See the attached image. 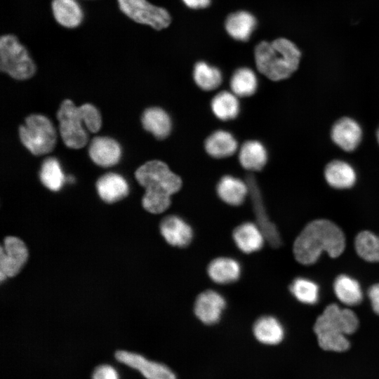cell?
Masks as SVG:
<instances>
[{
    "instance_id": "obj_38",
    "label": "cell",
    "mask_w": 379,
    "mask_h": 379,
    "mask_svg": "<svg viewBox=\"0 0 379 379\" xmlns=\"http://www.w3.org/2000/svg\"><path fill=\"white\" fill-rule=\"evenodd\" d=\"M376 138H377L378 143L379 145V127H378L377 133H376Z\"/></svg>"
},
{
    "instance_id": "obj_25",
    "label": "cell",
    "mask_w": 379,
    "mask_h": 379,
    "mask_svg": "<svg viewBox=\"0 0 379 379\" xmlns=\"http://www.w3.org/2000/svg\"><path fill=\"white\" fill-rule=\"evenodd\" d=\"M238 158L244 169L258 171L266 165L268 155L265 147L260 141L251 140L241 145Z\"/></svg>"
},
{
    "instance_id": "obj_36",
    "label": "cell",
    "mask_w": 379,
    "mask_h": 379,
    "mask_svg": "<svg viewBox=\"0 0 379 379\" xmlns=\"http://www.w3.org/2000/svg\"><path fill=\"white\" fill-rule=\"evenodd\" d=\"M368 295L373 310L376 314H379V284L371 286L368 291Z\"/></svg>"
},
{
    "instance_id": "obj_3",
    "label": "cell",
    "mask_w": 379,
    "mask_h": 379,
    "mask_svg": "<svg viewBox=\"0 0 379 379\" xmlns=\"http://www.w3.org/2000/svg\"><path fill=\"white\" fill-rule=\"evenodd\" d=\"M358 326L359 320L354 312L331 304L317 318L314 330L321 348L326 351L344 352L350 347L346 335L355 332Z\"/></svg>"
},
{
    "instance_id": "obj_8",
    "label": "cell",
    "mask_w": 379,
    "mask_h": 379,
    "mask_svg": "<svg viewBox=\"0 0 379 379\" xmlns=\"http://www.w3.org/2000/svg\"><path fill=\"white\" fill-rule=\"evenodd\" d=\"M117 2L119 11L125 16L155 30L164 29L171 22V16L166 9L147 0H117Z\"/></svg>"
},
{
    "instance_id": "obj_35",
    "label": "cell",
    "mask_w": 379,
    "mask_h": 379,
    "mask_svg": "<svg viewBox=\"0 0 379 379\" xmlns=\"http://www.w3.org/2000/svg\"><path fill=\"white\" fill-rule=\"evenodd\" d=\"M92 379H119L117 370L109 364L98 366L93 374Z\"/></svg>"
},
{
    "instance_id": "obj_4",
    "label": "cell",
    "mask_w": 379,
    "mask_h": 379,
    "mask_svg": "<svg viewBox=\"0 0 379 379\" xmlns=\"http://www.w3.org/2000/svg\"><path fill=\"white\" fill-rule=\"evenodd\" d=\"M0 69L17 80L29 79L36 72V65L28 50L14 34L0 37Z\"/></svg>"
},
{
    "instance_id": "obj_17",
    "label": "cell",
    "mask_w": 379,
    "mask_h": 379,
    "mask_svg": "<svg viewBox=\"0 0 379 379\" xmlns=\"http://www.w3.org/2000/svg\"><path fill=\"white\" fill-rule=\"evenodd\" d=\"M232 237L237 248L245 253L259 251L266 239L259 225L250 222L237 226L233 231Z\"/></svg>"
},
{
    "instance_id": "obj_21",
    "label": "cell",
    "mask_w": 379,
    "mask_h": 379,
    "mask_svg": "<svg viewBox=\"0 0 379 379\" xmlns=\"http://www.w3.org/2000/svg\"><path fill=\"white\" fill-rule=\"evenodd\" d=\"M141 121L144 129L157 139L167 138L172 130L169 114L159 107L147 108L142 114Z\"/></svg>"
},
{
    "instance_id": "obj_37",
    "label": "cell",
    "mask_w": 379,
    "mask_h": 379,
    "mask_svg": "<svg viewBox=\"0 0 379 379\" xmlns=\"http://www.w3.org/2000/svg\"><path fill=\"white\" fill-rule=\"evenodd\" d=\"M188 8L192 9H202L208 7L211 0H182Z\"/></svg>"
},
{
    "instance_id": "obj_10",
    "label": "cell",
    "mask_w": 379,
    "mask_h": 379,
    "mask_svg": "<svg viewBox=\"0 0 379 379\" xmlns=\"http://www.w3.org/2000/svg\"><path fill=\"white\" fill-rule=\"evenodd\" d=\"M114 356L119 362L138 370L147 379H176L174 373L164 364L150 361L137 353L119 350Z\"/></svg>"
},
{
    "instance_id": "obj_34",
    "label": "cell",
    "mask_w": 379,
    "mask_h": 379,
    "mask_svg": "<svg viewBox=\"0 0 379 379\" xmlns=\"http://www.w3.org/2000/svg\"><path fill=\"white\" fill-rule=\"evenodd\" d=\"M171 203V196L145 192L142 199L143 208L149 213L159 214L166 211Z\"/></svg>"
},
{
    "instance_id": "obj_20",
    "label": "cell",
    "mask_w": 379,
    "mask_h": 379,
    "mask_svg": "<svg viewBox=\"0 0 379 379\" xmlns=\"http://www.w3.org/2000/svg\"><path fill=\"white\" fill-rule=\"evenodd\" d=\"M216 192L219 198L230 206H239L249 194L246 181L232 175H225L218 182Z\"/></svg>"
},
{
    "instance_id": "obj_7",
    "label": "cell",
    "mask_w": 379,
    "mask_h": 379,
    "mask_svg": "<svg viewBox=\"0 0 379 379\" xmlns=\"http://www.w3.org/2000/svg\"><path fill=\"white\" fill-rule=\"evenodd\" d=\"M19 136L23 145L33 154L42 155L51 152L57 139L51 121L41 114H31L19 127Z\"/></svg>"
},
{
    "instance_id": "obj_28",
    "label": "cell",
    "mask_w": 379,
    "mask_h": 379,
    "mask_svg": "<svg viewBox=\"0 0 379 379\" xmlns=\"http://www.w3.org/2000/svg\"><path fill=\"white\" fill-rule=\"evenodd\" d=\"M333 289L337 298L347 305L361 302L363 293L359 282L350 276L342 274L335 280Z\"/></svg>"
},
{
    "instance_id": "obj_23",
    "label": "cell",
    "mask_w": 379,
    "mask_h": 379,
    "mask_svg": "<svg viewBox=\"0 0 379 379\" xmlns=\"http://www.w3.org/2000/svg\"><path fill=\"white\" fill-rule=\"evenodd\" d=\"M211 279L220 284H227L237 281L241 272V265L235 259L219 257L213 259L208 266Z\"/></svg>"
},
{
    "instance_id": "obj_31",
    "label": "cell",
    "mask_w": 379,
    "mask_h": 379,
    "mask_svg": "<svg viewBox=\"0 0 379 379\" xmlns=\"http://www.w3.org/2000/svg\"><path fill=\"white\" fill-rule=\"evenodd\" d=\"M39 178L46 187L53 192L59 191L66 180L59 161L54 157H49L44 161Z\"/></svg>"
},
{
    "instance_id": "obj_30",
    "label": "cell",
    "mask_w": 379,
    "mask_h": 379,
    "mask_svg": "<svg viewBox=\"0 0 379 379\" xmlns=\"http://www.w3.org/2000/svg\"><path fill=\"white\" fill-rule=\"evenodd\" d=\"M258 78L255 73L248 67H240L232 74L230 88L237 97L253 95L258 88Z\"/></svg>"
},
{
    "instance_id": "obj_16",
    "label": "cell",
    "mask_w": 379,
    "mask_h": 379,
    "mask_svg": "<svg viewBox=\"0 0 379 379\" xmlns=\"http://www.w3.org/2000/svg\"><path fill=\"white\" fill-rule=\"evenodd\" d=\"M51 8L55 22L65 28H77L84 21V12L78 0H52Z\"/></svg>"
},
{
    "instance_id": "obj_12",
    "label": "cell",
    "mask_w": 379,
    "mask_h": 379,
    "mask_svg": "<svg viewBox=\"0 0 379 379\" xmlns=\"http://www.w3.org/2000/svg\"><path fill=\"white\" fill-rule=\"evenodd\" d=\"M249 187V195L253 206V210L257 219V224L262 230L266 240L273 247H278L281 244V238L275 225L267 217L263 205L262 196L253 175H248L246 180Z\"/></svg>"
},
{
    "instance_id": "obj_33",
    "label": "cell",
    "mask_w": 379,
    "mask_h": 379,
    "mask_svg": "<svg viewBox=\"0 0 379 379\" xmlns=\"http://www.w3.org/2000/svg\"><path fill=\"white\" fill-rule=\"evenodd\" d=\"M292 295L305 304H315L319 297V288L312 280L299 277L294 279L290 286Z\"/></svg>"
},
{
    "instance_id": "obj_6",
    "label": "cell",
    "mask_w": 379,
    "mask_h": 379,
    "mask_svg": "<svg viewBox=\"0 0 379 379\" xmlns=\"http://www.w3.org/2000/svg\"><path fill=\"white\" fill-rule=\"evenodd\" d=\"M59 131L65 145L80 149L88 142V135L83 126L87 120V105L76 106L72 100H65L57 112Z\"/></svg>"
},
{
    "instance_id": "obj_11",
    "label": "cell",
    "mask_w": 379,
    "mask_h": 379,
    "mask_svg": "<svg viewBox=\"0 0 379 379\" xmlns=\"http://www.w3.org/2000/svg\"><path fill=\"white\" fill-rule=\"evenodd\" d=\"M363 131L360 124L351 117H342L334 123L331 131L333 142L345 152L355 150L361 142Z\"/></svg>"
},
{
    "instance_id": "obj_29",
    "label": "cell",
    "mask_w": 379,
    "mask_h": 379,
    "mask_svg": "<svg viewBox=\"0 0 379 379\" xmlns=\"http://www.w3.org/2000/svg\"><path fill=\"white\" fill-rule=\"evenodd\" d=\"M193 79L197 86L206 91L218 88L222 81L220 70L204 61L197 62L193 69Z\"/></svg>"
},
{
    "instance_id": "obj_19",
    "label": "cell",
    "mask_w": 379,
    "mask_h": 379,
    "mask_svg": "<svg viewBox=\"0 0 379 379\" xmlns=\"http://www.w3.org/2000/svg\"><path fill=\"white\" fill-rule=\"evenodd\" d=\"M96 189L100 197L107 203L117 202L126 197L129 192L126 179L115 173L102 175L96 182Z\"/></svg>"
},
{
    "instance_id": "obj_22",
    "label": "cell",
    "mask_w": 379,
    "mask_h": 379,
    "mask_svg": "<svg viewBox=\"0 0 379 379\" xmlns=\"http://www.w3.org/2000/svg\"><path fill=\"white\" fill-rule=\"evenodd\" d=\"M204 148L211 157L223 159L233 155L238 149V142L229 131L218 130L212 133L204 142Z\"/></svg>"
},
{
    "instance_id": "obj_15",
    "label": "cell",
    "mask_w": 379,
    "mask_h": 379,
    "mask_svg": "<svg viewBox=\"0 0 379 379\" xmlns=\"http://www.w3.org/2000/svg\"><path fill=\"white\" fill-rule=\"evenodd\" d=\"M160 232L170 245L175 247H185L192 240L193 231L190 225L178 215H168L160 223Z\"/></svg>"
},
{
    "instance_id": "obj_13",
    "label": "cell",
    "mask_w": 379,
    "mask_h": 379,
    "mask_svg": "<svg viewBox=\"0 0 379 379\" xmlns=\"http://www.w3.org/2000/svg\"><path fill=\"white\" fill-rule=\"evenodd\" d=\"M225 305V300L221 294L213 290H207L197 296L194 312L201 322L211 325L220 320Z\"/></svg>"
},
{
    "instance_id": "obj_14",
    "label": "cell",
    "mask_w": 379,
    "mask_h": 379,
    "mask_svg": "<svg viewBox=\"0 0 379 379\" xmlns=\"http://www.w3.org/2000/svg\"><path fill=\"white\" fill-rule=\"evenodd\" d=\"M88 153L95 164L102 167H110L119 161L121 149L119 144L113 138L98 136L91 140Z\"/></svg>"
},
{
    "instance_id": "obj_5",
    "label": "cell",
    "mask_w": 379,
    "mask_h": 379,
    "mask_svg": "<svg viewBox=\"0 0 379 379\" xmlns=\"http://www.w3.org/2000/svg\"><path fill=\"white\" fill-rule=\"evenodd\" d=\"M138 183L145 192L171 195L182 187L180 177L160 160H151L140 166L135 173Z\"/></svg>"
},
{
    "instance_id": "obj_1",
    "label": "cell",
    "mask_w": 379,
    "mask_h": 379,
    "mask_svg": "<svg viewBox=\"0 0 379 379\" xmlns=\"http://www.w3.org/2000/svg\"><path fill=\"white\" fill-rule=\"evenodd\" d=\"M345 247L343 231L333 222L319 219L307 224L295 240L293 253L301 264L314 263L323 252L338 257Z\"/></svg>"
},
{
    "instance_id": "obj_18",
    "label": "cell",
    "mask_w": 379,
    "mask_h": 379,
    "mask_svg": "<svg viewBox=\"0 0 379 379\" xmlns=\"http://www.w3.org/2000/svg\"><path fill=\"white\" fill-rule=\"evenodd\" d=\"M324 178L332 187L338 190L349 189L357 181V173L349 163L339 159L330 161L325 167Z\"/></svg>"
},
{
    "instance_id": "obj_2",
    "label": "cell",
    "mask_w": 379,
    "mask_h": 379,
    "mask_svg": "<svg viewBox=\"0 0 379 379\" xmlns=\"http://www.w3.org/2000/svg\"><path fill=\"white\" fill-rule=\"evenodd\" d=\"M300 58L301 52L298 46L282 37L271 42L261 41L254 50L257 69L274 81L290 77L298 69Z\"/></svg>"
},
{
    "instance_id": "obj_24",
    "label": "cell",
    "mask_w": 379,
    "mask_h": 379,
    "mask_svg": "<svg viewBox=\"0 0 379 379\" xmlns=\"http://www.w3.org/2000/svg\"><path fill=\"white\" fill-rule=\"evenodd\" d=\"M256 19L251 13L239 11L231 13L225 20V29L234 39L245 41L249 39L256 27Z\"/></svg>"
},
{
    "instance_id": "obj_9",
    "label": "cell",
    "mask_w": 379,
    "mask_h": 379,
    "mask_svg": "<svg viewBox=\"0 0 379 379\" xmlns=\"http://www.w3.org/2000/svg\"><path fill=\"white\" fill-rule=\"evenodd\" d=\"M28 258V251L24 242L15 237H7L1 247L0 278L3 281L20 271Z\"/></svg>"
},
{
    "instance_id": "obj_26",
    "label": "cell",
    "mask_w": 379,
    "mask_h": 379,
    "mask_svg": "<svg viewBox=\"0 0 379 379\" xmlns=\"http://www.w3.org/2000/svg\"><path fill=\"white\" fill-rule=\"evenodd\" d=\"M255 338L265 345H277L284 337V329L280 321L272 316H262L258 319L253 327Z\"/></svg>"
},
{
    "instance_id": "obj_32",
    "label": "cell",
    "mask_w": 379,
    "mask_h": 379,
    "mask_svg": "<svg viewBox=\"0 0 379 379\" xmlns=\"http://www.w3.org/2000/svg\"><path fill=\"white\" fill-rule=\"evenodd\" d=\"M358 255L369 262H379V236L369 231H362L355 238Z\"/></svg>"
},
{
    "instance_id": "obj_27",
    "label": "cell",
    "mask_w": 379,
    "mask_h": 379,
    "mask_svg": "<svg viewBox=\"0 0 379 379\" xmlns=\"http://www.w3.org/2000/svg\"><path fill=\"white\" fill-rule=\"evenodd\" d=\"M211 109L213 114L221 121H230L235 119L240 111L238 97L227 91L217 93L212 99Z\"/></svg>"
}]
</instances>
